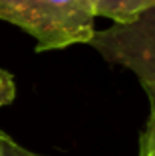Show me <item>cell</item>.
I'll return each mask as SVG.
<instances>
[{
    "label": "cell",
    "mask_w": 155,
    "mask_h": 156,
    "mask_svg": "<svg viewBox=\"0 0 155 156\" xmlns=\"http://www.w3.org/2000/svg\"><path fill=\"white\" fill-rule=\"evenodd\" d=\"M139 156H155V111L149 113L145 130L139 136Z\"/></svg>",
    "instance_id": "4"
},
{
    "label": "cell",
    "mask_w": 155,
    "mask_h": 156,
    "mask_svg": "<svg viewBox=\"0 0 155 156\" xmlns=\"http://www.w3.org/2000/svg\"><path fill=\"white\" fill-rule=\"evenodd\" d=\"M96 18H109L113 24L131 22L141 12L155 8V0H92Z\"/></svg>",
    "instance_id": "3"
},
{
    "label": "cell",
    "mask_w": 155,
    "mask_h": 156,
    "mask_svg": "<svg viewBox=\"0 0 155 156\" xmlns=\"http://www.w3.org/2000/svg\"><path fill=\"white\" fill-rule=\"evenodd\" d=\"M0 156H42V154L24 148V146L18 144L14 138H10L6 133L0 130Z\"/></svg>",
    "instance_id": "5"
},
{
    "label": "cell",
    "mask_w": 155,
    "mask_h": 156,
    "mask_svg": "<svg viewBox=\"0 0 155 156\" xmlns=\"http://www.w3.org/2000/svg\"><path fill=\"white\" fill-rule=\"evenodd\" d=\"M89 46L109 63L125 67L137 77L155 111V8L141 12L131 22L112 24L93 32Z\"/></svg>",
    "instance_id": "2"
},
{
    "label": "cell",
    "mask_w": 155,
    "mask_h": 156,
    "mask_svg": "<svg viewBox=\"0 0 155 156\" xmlns=\"http://www.w3.org/2000/svg\"><path fill=\"white\" fill-rule=\"evenodd\" d=\"M0 20L36 40V51L89 44L96 32L92 0H0Z\"/></svg>",
    "instance_id": "1"
}]
</instances>
